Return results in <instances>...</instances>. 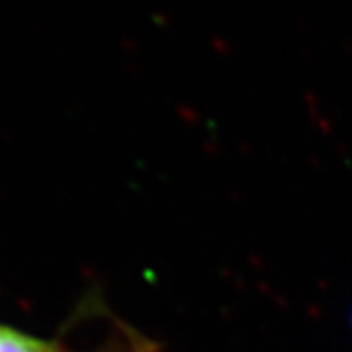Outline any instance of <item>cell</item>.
Wrapping results in <instances>:
<instances>
[{
    "mask_svg": "<svg viewBox=\"0 0 352 352\" xmlns=\"http://www.w3.org/2000/svg\"><path fill=\"white\" fill-rule=\"evenodd\" d=\"M0 352H59L50 340L38 339L0 323Z\"/></svg>",
    "mask_w": 352,
    "mask_h": 352,
    "instance_id": "cell-1",
    "label": "cell"
}]
</instances>
